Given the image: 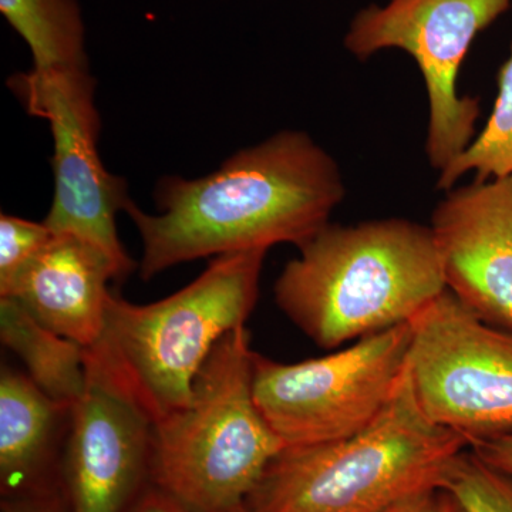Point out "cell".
<instances>
[{"mask_svg":"<svg viewBox=\"0 0 512 512\" xmlns=\"http://www.w3.org/2000/svg\"><path fill=\"white\" fill-rule=\"evenodd\" d=\"M346 195L338 161L302 130L242 148L210 174L168 175L154 188L157 211L133 200L126 214L141 239V279L234 252L301 247L329 224Z\"/></svg>","mask_w":512,"mask_h":512,"instance_id":"1","label":"cell"},{"mask_svg":"<svg viewBox=\"0 0 512 512\" xmlns=\"http://www.w3.org/2000/svg\"><path fill=\"white\" fill-rule=\"evenodd\" d=\"M298 248L275 301L323 349L412 322L447 289L433 229L406 218L329 222Z\"/></svg>","mask_w":512,"mask_h":512,"instance_id":"2","label":"cell"},{"mask_svg":"<svg viewBox=\"0 0 512 512\" xmlns=\"http://www.w3.org/2000/svg\"><path fill=\"white\" fill-rule=\"evenodd\" d=\"M268 251L215 256L198 278L161 301L136 305L111 295L100 339L86 360L130 397L153 426L191 403L202 366L259 296Z\"/></svg>","mask_w":512,"mask_h":512,"instance_id":"3","label":"cell"},{"mask_svg":"<svg viewBox=\"0 0 512 512\" xmlns=\"http://www.w3.org/2000/svg\"><path fill=\"white\" fill-rule=\"evenodd\" d=\"M466 437L433 423L409 369L372 424L348 439L285 447L245 498L247 512H384L440 491Z\"/></svg>","mask_w":512,"mask_h":512,"instance_id":"4","label":"cell"},{"mask_svg":"<svg viewBox=\"0 0 512 512\" xmlns=\"http://www.w3.org/2000/svg\"><path fill=\"white\" fill-rule=\"evenodd\" d=\"M248 329L218 340L191 403L154 426L150 483L194 512H232L286 447L252 392Z\"/></svg>","mask_w":512,"mask_h":512,"instance_id":"5","label":"cell"},{"mask_svg":"<svg viewBox=\"0 0 512 512\" xmlns=\"http://www.w3.org/2000/svg\"><path fill=\"white\" fill-rule=\"evenodd\" d=\"M410 343L409 322L305 362H275L254 352L256 407L286 447L348 439L392 400L407 370Z\"/></svg>","mask_w":512,"mask_h":512,"instance_id":"6","label":"cell"},{"mask_svg":"<svg viewBox=\"0 0 512 512\" xmlns=\"http://www.w3.org/2000/svg\"><path fill=\"white\" fill-rule=\"evenodd\" d=\"M512 0H387L350 20L343 45L367 60L402 50L419 66L427 100L426 156L434 170L448 165L476 137L480 103L458 94L457 79L476 37L510 8Z\"/></svg>","mask_w":512,"mask_h":512,"instance_id":"7","label":"cell"},{"mask_svg":"<svg viewBox=\"0 0 512 512\" xmlns=\"http://www.w3.org/2000/svg\"><path fill=\"white\" fill-rule=\"evenodd\" d=\"M6 84L52 134L53 198L45 224L53 234L77 235L103 249L126 281L138 264L121 244L116 218L131 197L127 181L101 160L97 82L90 69H30Z\"/></svg>","mask_w":512,"mask_h":512,"instance_id":"8","label":"cell"},{"mask_svg":"<svg viewBox=\"0 0 512 512\" xmlns=\"http://www.w3.org/2000/svg\"><path fill=\"white\" fill-rule=\"evenodd\" d=\"M410 325L407 369L424 414L468 446L512 433V330L485 322L448 289Z\"/></svg>","mask_w":512,"mask_h":512,"instance_id":"9","label":"cell"},{"mask_svg":"<svg viewBox=\"0 0 512 512\" xmlns=\"http://www.w3.org/2000/svg\"><path fill=\"white\" fill-rule=\"evenodd\" d=\"M86 363L70 410L60 483L70 512H128L150 484L154 426L130 397Z\"/></svg>","mask_w":512,"mask_h":512,"instance_id":"10","label":"cell"},{"mask_svg":"<svg viewBox=\"0 0 512 512\" xmlns=\"http://www.w3.org/2000/svg\"><path fill=\"white\" fill-rule=\"evenodd\" d=\"M448 291L512 330V177L447 192L431 217Z\"/></svg>","mask_w":512,"mask_h":512,"instance_id":"11","label":"cell"},{"mask_svg":"<svg viewBox=\"0 0 512 512\" xmlns=\"http://www.w3.org/2000/svg\"><path fill=\"white\" fill-rule=\"evenodd\" d=\"M113 281L124 278L103 249L77 235L53 234L0 298L13 299L40 325L87 349L103 333Z\"/></svg>","mask_w":512,"mask_h":512,"instance_id":"12","label":"cell"},{"mask_svg":"<svg viewBox=\"0 0 512 512\" xmlns=\"http://www.w3.org/2000/svg\"><path fill=\"white\" fill-rule=\"evenodd\" d=\"M70 410L46 396L25 373H0V487L3 497L60 484L55 460L62 421Z\"/></svg>","mask_w":512,"mask_h":512,"instance_id":"13","label":"cell"},{"mask_svg":"<svg viewBox=\"0 0 512 512\" xmlns=\"http://www.w3.org/2000/svg\"><path fill=\"white\" fill-rule=\"evenodd\" d=\"M0 339L46 396L72 410L86 386V348L40 325L10 298H0Z\"/></svg>","mask_w":512,"mask_h":512,"instance_id":"14","label":"cell"},{"mask_svg":"<svg viewBox=\"0 0 512 512\" xmlns=\"http://www.w3.org/2000/svg\"><path fill=\"white\" fill-rule=\"evenodd\" d=\"M0 13L28 46L32 69H90L79 0H0Z\"/></svg>","mask_w":512,"mask_h":512,"instance_id":"15","label":"cell"},{"mask_svg":"<svg viewBox=\"0 0 512 512\" xmlns=\"http://www.w3.org/2000/svg\"><path fill=\"white\" fill-rule=\"evenodd\" d=\"M476 174L474 181L512 177V46L498 73V94L490 119L470 146L439 173L437 188L453 190L460 178Z\"/></svg>","mask_w":512,"mask_h":512,"instance_id":"16","label":"cell"},{"mask_svg":"<svg viewBox=\"0 0 512 512\" xmlns=\"http://www.w3.org/2000/svg\"><path fill=\"white\" fill-rule=\"evenodd\" d=\"M444 491L460 512H512V476L466 448L444 474Z\"/></svg>","mask_w":512,"mask_h":512,"instance_id":"17","label":"cell"},{"mask_svg":"<svg viewBox=\"0 0 512 512\" xmlns=\"http://www.w3.org/2000/svg\"><path fill=\"white\" fill-rule=\"evenodd\" d=\"M53 237L52 229L45 221L35 222L16 217L0 215V291L8 288L10 282Z\"/></svg>","mask_w":512,"mask_h":512,"instance_id":"18","label":"cell"},{"mask_svg":"<svg viewBox=\"0 0 512 512\" xmlns=\"http://www.w3.org/2000/svg\"><path fill=\"white\" fill-rule=\"evenodd\" d=\"M2 512H70L62 483L35 493L3 497Z\"/></svg>","mask_w":512,"mask_h":512,"instance_id":"19","label":"cell"},{"mask_svg":"<svg viewBox=\"0 0 512 512\" xmlns=\"http://www.w3.org/2000/svg\"><path fill=\"white\" fill-rule=\"evenodd\" d=\"M468 448L491 467L512 476V433L471 441Z\"/></svg>","mask_w":512,"mask_h":512,"instance_id":"20","label":"cell"},{"mask_svg":"<svg viewBox=\"0 0 512 512\" xmlns=\"http://www.w3.org/2000/svg\"><path fill=\"white\" fill-rule=\"evenodd\" d=\"M128 512H194L156 485L148 484Z\"/></svg>","mask_w":512,"mask_h":512,"instance_id":"21","label":"cell"},{"mask_svg":"<svg viewBox=\"0 0 512 512\" xmlns=\"http://www.w3.org/2000/svg\"><path fill=\"white\" fill-rule=\"evenodd\" d=\"M439 491H423L400 501L384 512H433Z\"/></svg>","mask_w":512,"mask_h":512,"instance_id":"22","label":"cell"},{"mask_svg":"<svg viewBox=\"0 0 512 512\" xmlns=\"http://www.w3.org/2000/svg\"><path fill=\"white\" fill-rule=\"evenodd\" d=\"M433 512H460L457 505L444 491H439Z\"/></svg>","mask_w":512,"mask_h":512,"instance_id":"23","label":"cell"},{"mask_svg":"<svg viewBox=\"0 0 512 512\" xmlns=\"http://www.w3.org/2000/svg\"><path fill=\"white\" fill-rule=\"evenodd\" d=\"M232 512H247V511H245L244 505H242V507H239V508H237V510L232 511Z\"/></svg>","mask_w":512,"mask_h":512,"instance_id":"24","label":"cell"}]
</instances>
